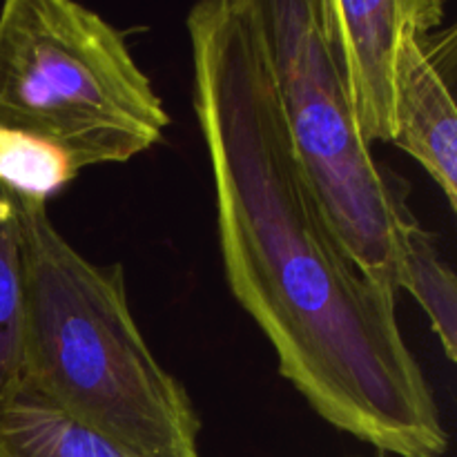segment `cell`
Masks as SVG:
<instances>
[{
    "label": "cell",
    "instance_id": "6da1fadb",
    "mask_svg": "<svg viewBox=\"0 0 457 457\" xmlns=\"http://www.w3.org/2000/svg\"><path fill=\"white\" fill-rule=\"evenodd\" d=\"M228 288L324 422L379 453L442 457L449 433L397 324V295L326 223L290 147L259 0L186 18Z\"/></svg>",
    "mask_w": 457,
    "mask_h": 457
},
{
    "label": "cell",
    "instance_id": "7a4b0ae2",
    "mask_svg": "<svg viewBox=\"0 0 457 457\" xmlns=\"http://www.w3.org/2000/svg\"><path fill=\"white\" fill-rule=\"evenodd\" d=\"M7 192L25 257L22 388L143 455L201 457L199 413L147 346L123 266L89 262L54 226L47 201Z\"/></svg>",
    "mask_w": 457,
    "mask_h": 457
},
{
    "label": "cell",
    "instance_id": "3957f363",
    "mask_svg": "<svg viewBox=\"0 0 457 457\" xmlns=\"http://www.w3.org/2000/svg\"><path fill=\"white\" fill-rule=\"evenodd\" d=\"M170 116L125 36L71 0L0 9V128L61 147L76 170L128 163L163 138Z\"/></svg>",
    "mask_w": 457,
    "mask_h": 457
},
{
    "label": "cell",
    "instance_id": "277c9868",
    "mask_svg": "<svg viewBox=\"0 0 457 457\" xmlns=\"http://www.w3.org/2000/svg\"><path fill=\"white\" fill-rule=\"evenodd\" d=\"M290 147L326 223L370 281L400 293L420 221L353 112L320 0H259Z\"/></svg>",
    "mask_w": 457,
    "mask_h": 457
},
{
    "label": "cell",
    "instance_id": "5b68a950",
    "mask_svg": "<svg viewBox=\"0 0 457 457\" xmlns=\"http://www.w3.org/2000/svg\"><path fill=\"white\" fill-rule=\"evenodd\" d=\"M330 45L366 141L397 137V67L406 36L431 34L445 21L442 0H320Z\"/></svg>",
    "mask_w": 457,
    "mask_h": 457
},
{
    "label": "cell",
    "instance_id": "8992f818",
    "mask_svg": "<svg viewBox=\"0 0 457 457\" xmlns=\"http://www.w3.org/2000/svg\"><path fill=\"white\" fill-rule=\"evenodd\" d=\"M406 36L397 67V137L393 145L413 156L442 187L457 217V112L427 62L420 38Z\"/></svg>",
    "mask_w": 457,
    "mask_h": 457
},
{
    "label": "cell",
    "instance_id": "52a82bcc",
    "mask_svg": "<svg viewBox=\"0 0 457 457\" xmlns=\"http://www.w3.org/2000/svg\"><path fill=\"white\" fill-rule=\"evenodd\" d=\"M0 457H150L22 388L0 406Z\"/></svg>",
    "mask_w": 457,
    "mask_h": 457
},
{
    "label": "cell",
    "instance_id": "ba28073f",
    "mask_svg": "<svg viewBox=\"0 0 457 457\" xmlns=\"http://www.w3.org/2000/svg\"><path fill=\"white\" fill-rule=\"evenodd\" d=\"M27 286L22 232L9 192L0 186V406L25 386Z\"/></svg>",
    "mask_w": 457,
    "mask_h": 457
},
{
    "label": "cell",
    "instance_id": "9c48e42d",
    "mask_svg": "<svg viewBox=\"0 0 457 457\" xmlns=\"http://www.w3.org/2000/svg\"><path fill=\"white\" fill-rule=\"evenodd\" d=\"M402 290L427 312L446 355L457 361V272L440 257L436 239L422 226L409 239Z\"/></svg>",
    "mask_w": 457,
    "mask_h": 457
},
{
    "label": "cell",
    "instance_id": "30bf717a",
    "mask_svg": "<svg viewBox=\"0 0 457 457\" xmlns=\"http://www.w3.org/2000/svg\"><path fill=\"white\" fill-rule=\"evenodd\" d=\"M79 174L70 156L45 138L0 128V186L47 201Z\"/></svg>",
    "mask_w": 457,
    "mask_h": 457
},
{
    "label": "cell",
    "instance_id": "8fae6325",
    "mask_svg": "<svg viewBox=\"0 0 457 457\" xmlns=\"http://www.w3.org/2000/svg\"><path fill=\"white\" fill-rule=\"evenodd\" d=\"M420 45L433 74L457 112V18L451 25L422 36Z\"/></svg>",
    "mask_w": 457,
    "mask_h": 457
}]
</instances>
